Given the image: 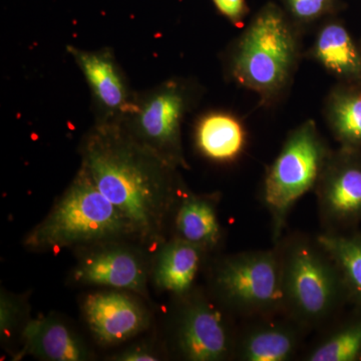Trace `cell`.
I'll return each mask as SVG.
<instances>
[{
	"label": "cell",
	"instance_id": "obj_20",
	"mask_svg": "<svg viewBox=\"0 0 361 361\" xmlns=\"http://www.w3.org/2000/svg\"><path fill=\"white\" fill-rule=\"evenodd\" d=\"M316 238L338 268L348 300L361 305V235L323 232Z\"/></svg>",
	"mask_w": 361,
	"mask_h": 361
},
{
	"label": "cell",
	"instance_id": "obj_7",
	"mask_svg": "<svg viewBox=\"0 0 361 361\" xmlns=\"http://www.w3.org/2000/svg\"><path fill=\"white\" fill-rule=\"evenodd\" d=\"M193 99L191 85L171 80L135 96L129 113L121 121L142 144L171 165L189 169L183 151L182 125Z\"/></svg>",
	"mask_w": 361,
	"mask_h": 361
},
{
	"label": "cell",
	"instance_id": "obj_9",
	"mask_svg": "<svg viewBox=\"0 0 361 361\" xmlns=\"http://www.w3.org/2000/svg\"><path fill=\"white\" fill-rule=\"evenodd\" d=\"M237 337L224 312L204 297H194L183 308L177 329L180 355L191 361L234 357Z\"/></svg>",
	"mask_w": 361,
	"mask_h": 361
},
{
	"label": "cell",
	"instance_id": "obj_18",
	"mask_svg": "<svg viewBox=\"0 0 361 361\" xmlns=\"http://www.w3.org/2000/svg\"><path fill=\"white\" fill-rule=\"evenodd\" d=\"M205 253L199 247L175 237L161 244L153 268L155 284L163 290L186 295L193 286Z\"/></svg>",
	"mask_w": 361,
	"mask_h": 361
},
{
	"label": "cell",
	"instance_id": "obj_17",
	"mask_svg": "<svg viewBox=\"0 0 361 361\" xmlns=\"http://www.w3.org/2000/svg\"><path fill=\"white\" fill-rule=\"evenodd\" d=\"M199 152L217 163L236 161L246 148L245 127L236 116L212 111L202 116L195 129Z\"/></svg>",
	"mask_w": 361,
	"mask_h": 361
},
{
	"label": "cell",
	"instance_id": "obj_26",
	"mask_svg": "<svg viewBox=\"0 0 361 361\" xmlns=\"http://www.w3.org/2000/svg\"><path fill=\"white\" fill-rule=\"evenodd\" d=\"M360 47H361V42H360Z\"/></svg>",
	"mask_w": 361,
	"mask_h": 361
},
{
	"label": "cell",
	"instance_id": "obj_11",
	"mask_svg": "<svg viewBox=\"0 0 361 361\" xmlns=\"http://www.w3.org/2000/svg\"><path fill=\"white\" fill-rule=\"evenodd\" d=\"M126 292H99L85 297V322L94 338L104 345L123 343L148 327L146 308Z\"/></svg>",
	"mask_w": 361,
	"mask_h": 361
},
{
	"label": "cell",
	"instance_id": "obj_4",
	"mask_svg": "<svg viewBox=\"0 0 361 361\" xmlns=\"http://www.w3.org/2000/svg\"><path fill=\"white\" fill-rule=\"evenodd\" d=\"M281 261L283 314L310 329L348 299L338 268L317 238L293 235L275 243Z\"/></svg>",
	"mask_w": 361,
	"mask_h": 361
},
{
	"label": "cell",
	"instance_id": "obj_5",
	"mask_svg": "<svg viewBox=\"0 0 361 361\" xmlns=\"http://www.w3.org/2000/svg\"><path fill=\"white\" fill-rule=\"evenodd\" d=\"M331 152L313 120L300 123L287 135L263 184V202L275 243L282 239L294 205L314 190Z\"/></svg>",
	"mask_w": 361,
	"mask_h": 361
},
{
	"label": "cell",
	"instance_id": "obj_22",
	"mask_svg": "<svg viewBox=\"0 0 361 361\" xmlns=\"http://www.w3.org/2000/svg\"><path fill=\"white\" fill-rule=\"evenodd\" d=\"M285 13L297 26L310 25L336 11L337 0H282Z\"/></svg>",
	"mask_w": 361,
	"mask_h": 361
},
{
	"label": "cell",
	"instance_id": "obj_24",
	"mask_svg": "<svg viewBox=\"0 0 361 361\" xmlns=\"http://www.w3.org/2000/svg\"><path fill=\"white\" fill-rule=\"evenodd\" d=\"M212 1L216 8L230 23L236 26L243 25L249 11L246 0H212Z\"/></svg>",
	"mask_w": 361,
	"mask_h": 361
},
{
	"label": "cell",
	"instance_id": "obj_6",
	"mask_svg": "<svg viewBox=\"0 0 361 361\" xmlns=\"http://www.w3.org/2000/svg\"><path fill=\"white\" fill-rule=\"evenodd\" d=\"M213 286L227 310L245 318L283 314L279 248L242 252L221 260Z\"/></svg>",
	"mask_w": 361,
	"mask_h": 361
},
{
	"label": "cell",
	"instance_id": "obj_13",
	"mask_svg": "<svg viewBox=\"0 0 361 361\" xmlns=\"http://www.w3.org/2000/svg\"><path fill=\"white\" fill-rule=\"evenodd\" d=\"M256 318L236 341L234 357L242 361H288L300 348L306 329L287 315Z\"/></svg>",
	"mask_w": 361,
	"mask_h": 361
},
{
	"label": "cell",
	"instance_id": "obj_16",
	"mask_svg": "<svg viewBox=\"0 0 361 361\" xmlns=\"http://www.w3.org/2000/svg\"><path fill=\"white\" fill-rule=\"evenodd\" d=\"M175 215V238L208 252L218 246L222 230L218 198L214 195L180 194Z\"/></svg>",
	"mask_w": 361,
	"mask_h": 361
},
{
	"label": "cell",
	"instance_id": "obj_14",
	"mask_svg": "<svg viewBox=\"0 0 361 361\" xmlns=\"http://www.w3.org/2000/svg\"><path fill=\"white\" fill-rule=\"evenodd\" d=\"M308 54L341 84L361 85L360 44L341 21H325L316 33Z\"/></svg>",
	"mask_w": 361,
	"mask_h": 361
},
{
	"label": "cell",
	"instance_id": "obj_25",
	"mask_svg": "<svg viewBox=\"0 0 361 361\" xmlns=\"http://www.w3.org/2000/svg\"><path fill=\"white\" fill-rule=\"evenodd\" d=\"M111 360L116 361H155L160 360V358L148 348L135 346V348H130L123 351V353L114 355Z\"/></svg>",
	"mask_w": 361,
	"mask_h": 361
},
{
	"label": "cell",
	"instance_id": "obj_8",
	"mask_svg": "<svg viewBox=\"0 0 361 361\" xmlns=\"http://www.w3.org/2000/svg\"><path fill=\"white\" fill-rule=\"evenodd\" d=\"M314 191L324 232H348L360 224L361 149H332Z\"/></svg>",
	"mask_w": 361,
	"mask_h": 361
},
{
	"label": "cell",
	"instance_id": "obj_15",
	"mask_svg": "<svg viewBox=\"0 0 361 361\" xmlns=\"http://www.w3.org/2000/svg\"><path fill=\"white\" fill-rule=\"evenodd\" d=\"M23 353L49 361H85L90 353L77 334L54 316L30 320L21 332Z\"/></svg>",
	"mask_w": 361,
	"mask_h": 361
},
{
	"label": "cell",
	"instance_id": "obj_1",
	"mask_svg": "<svg viewBox=\"0 0 361 361\" xmlns=\"http://www.w3.org/2000/svg\"><path fill=\"white\" fill-rule=\"evenodd\" d=\"M80 168L123 214L135 241L164 243L180 194L178 168L142 144L121 120L99 121L80 147Z\"/></svg>",
	"mask_w": 361,
	"mask_h": 361
},
{
	"label": "cell",
	"instance_id": "obj_23",
	"mask_svg": "<svg viewBox=\"0 0 361 361\" xmlns=\"http://www.w3.org/2000/svg\"><path fill=\"white\" fill-rule=\"evenodd\" d=\"M21 314L20 300L2 290L0 297V336L2 341H8L18 327Z\"/></svg>",
	"mask_w": 361,
	"mask_h": 361
},
{
	"label": "cell",
	"instance_id": "obj_19",
	"mask_svg": "<svg viewBox=\"0 0 361 361\" xmlns=\"http://www.w3.org/2000/svg\"><path fill=\"white\" fill-rule=\"evenodd\" d=\"M324 116L341 146L361 149V85H334L325 99Z\"/></svg>",
	"mask_w": 361,
	"mask_h": 361
},
{
	"label": "cell",
	"instance_id": "obj_12",
	"mask_svg": "<svg viewBox=\"0 0 361 361\" xmlns=\"http://www.w3.org/2000/svg\"><path fill=\"white\" fill-rule=\"evenodd\" d=\"M68 52L82 71L101 110L99 121L122 120L132 108L135 94L129 90L113 52L85 51L73 45H68Z\"/></svg>",
	"mask_w": 361,
	"mask_h": 361
},
{
	"label": "cell",
	"instance_id": "obj_10",
	"mask_svg": "<svg viewBox=\"0 0 361 361\" xmlns=\"http://www.w3.org/2000/svg\"><path fill=\"white\" fill-rule=\"evenodd\" d=\"M123 242H106L87 247L73 270V281L134 292L148 298L146 261L137 249Z\"/></svg>",
	"mask_w": 361,
	"mask_h": 361
},
{
	"label": "cell",
	"instance_id": "obj_2",
	"mask_svg": "<svg viewBox=\"0 0 361 361\" xmlns=\"http://www.w3.org/2000/svg\"><path fill=\"white\" fill-rule=\"evenodd\" d=\"M300 56L298 26L276 4H267L233 47L230 75L256 92L262 104H273L290 85Z\"/></svg>",
	"mask_w": 361,
	"mask_h": 361
},
{
	"label": "cell",
	"instance_id": "obj_3",
	"mask_svg": "<svg viewBox=\"0 0 361 361\" xmlns=\"http://www.w3.org/2000/svg\"><path fill=\"white\" fill-rule=\"evenodd\" d=\"M134 239L123 214L94 186L82 169L39 225L26 235L32 250L56 251Z\"/></svg>",
	"mask_w": 361,
	"mask_h": 361
},
{
	"label": "cell",
	"instance_id": "obj_21",
	"mask_svg": "<svg viewBox=\"0 0 361 361\" xmlns=\"http://www.w3.org/2000/svg\"><path fill=\"white\" fill-rule=\"evenodd\" d=\"M308 361L361 360V316L339 325L306 353Z\"/></svg>",
	"mask_w": 361,
	"mask_h": 361
}]
</instances>
